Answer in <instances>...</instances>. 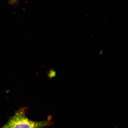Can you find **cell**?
Returning a JSON list of instances; mask_svg holds the SVG:
<instances>
[{
    "label": "cell",
    "mask_w": 128,
    "mask_h": 128,
    "mask_svg": "<svg viewBox=\"0 0 128 128\" xmlns=\"http://www.w3.org/2000/svg\"><path fill=\"white\" fill-rule=\"evenodd\" d=\"M17 0H9V2L12 4L16 3L17 2Z\"/></svg>",
    "instance_id": "7a4b0ae2"
},
{
    "label": "cell",
    "mask_w": 128,
    "mask_h": 128,
    "mask_svg": "<svg viewBox=\"0 0 128 128\" xmlns=\"http://www.w3.org/2000/svg\"><path fill=\"white\" fill-rule=\"evenodd\" d=\"M28 108H21L0 128H44L49 127L53 122L49 120L41 121H32L26 116Z\"/></svg>",
    "instance_id": "6da1fadb"
}]
</instances>
